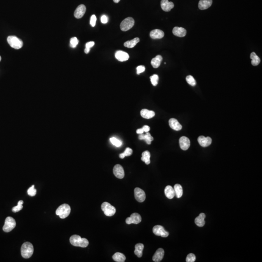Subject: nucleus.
<instances>
[{
	"label": "nucleus",
	"instance_id": "nucleus-1",
	"mask_svg": "<svg viewBox=\"0 0 262 262\" xmlns=\"http://www.w3.org/2000/svg\"><path fill=\"white\" fill-rule=\"evenodd\" d=\"M70 243L74 246L80 247L82 248H86L89 245L88 240L85 238H82L78 235H73L70 239Z\"/></svg>",
	"mask_w": 262,
	"mask_h": 262
},
{
	"label": "nucleus",
	"instance_id": "nucleus-2",
	"mask_svg": "<svg viewBox=\"0 0 262 262\" xmlns=\"http://www.w3.org/2000/svg\"><path fill=\"white\" fill-rule=\"evenodd\" d=\"M34 253V247L30 242L24 243L21 247V254L23 258L28 259L31 257Z\"/></svg>",
	"mask_w": 262,
	"mask_h": 262
},
{
	"label": "nucleus",
	"instance_id": "nucleus-3",
	"mask_svg": "<svg viewBox=\"0 0 262 262\" xmlns=\"http://www.w3.org/2000/svg\"><path fill=\"white\" fill-rule=\"evenodd\" d=\"M71 211V208L69 205L63 204L59 206L56 210V214L61 218L64 219L69 216Z\"/></svg>",
	"mask_w": 262,
	"mask_h": 262
},
{
	"label": "nucleus",
	"instance_id": "nucleus-4",
	"mask_svg": "<svg viewBox=\"0 0 262 262\" xmlns=\"http://www.w3.org/2000/svg\"><path fill=\"white\" fill-rule=\"evenodd\" d=\"M7 42L12 48L15 49H20L23 46V42L16 36H9L7 39Z\"/></svg>",
	"mask_w": 262,
	"mask_h": 262
},
{
	"label": "nucleus",
	"instance_id": "nucleus-5",
	"mask_svg": "<svg viewBox=\"0 0 262 262\" xmlns=\"http://www.w3.org/2000/svg\"><path fill=\"white\" fill-rule=\"evenodd\" d=\"M16 226V221L11 216H8L6 218L4 224L3 226V231L4 232H10L13 230Z\"/></svg>",
	"mask_w": 262,
	"mask_h": 262
},
{
	"label": "nucleus",
	"instance_id": "nucleus-6",
	"mask_svg": "<svg viewBox=\"0 0 262 262\" xmlns=\"http://www.w3.org/2000/svg\"><path fill=\"white\" fill-rule=\"evenodd\" d=\"M101 208L102 210L104 212V213L106 216H113L115 215L116 212V208L107 202H104L103 203Z\"/></svg>",
	"mask_w": 262,
	"mask_h": 262
},
{
	"label": "nucleus",
	"instance_id": "nucleus-7",
	"mask_svg": "<svg viewBox=\"0 0 262 262\" xmlns=\"http://www.w3.org/2000/svg\"><path fill=\"white\" fill-rule=\"evenodd\" d=\"M134 25H135V20L133 18L131 17L127 18L120 23V29L123 31H127L128 30L131 29Z\"/></svg>",
	"mask_w": 262,
	"mask_h": 262
},
{
	"label": "nucleus",
	"instance_id": "nucleus-8",
	"mask_svg": "<svg viewBox=\"0 0 262 262\" xmlns=\"http://www.w3.org/2000/svg\"><path fill=\"white\" fill-rule=\"evenodd\" d=\"M152 231L155 235L157 236H160L163 237H166L169 236V233L165 230L163 227L161 225H156L153 227Z\"/></svg>",
	"mask_w": 262,
	"mask_h": 262
},
{
	"label": "nucleus",
	"instance_id": "nucleus-9",
	"mask_svg": "<svg viewBox=\"0 0 262 262\" xmlns=\"http://www.w3.org/2000/svg\"><path fill=\"white\" fill-rule=\"evenodd\" d=\"M141 216L139 214L134 213L131 215L130 217L126 218V223L127 224L133 223L138 224L141 221Z\"/></svg>",
	"mask_w": 262,
	"mask_h": 262
},
{
	"label": "nucleus",
	"instance_id": "nucleus-10",
	"mask_svg": "<svg viewBox=\"0 0 262 262\" xmlns=\"http://www.w3.org/2000/svg\"><path fill=\"white\" fill-rule=\"evenodd\" d=\"M135 197L136 201L139 202H143L146 199V194L144 191L139 188H136L134 190Z\"/></svg>",
	"mask_w": 262,
	"mask_h": 262
},
{
	"label": "nucleus",
	"instance_id": "nucleus-11",
	"mask_svg": "<svg viewBox=\"0 0 262 262\" xmlns=\"http://www.w3.org/2000/svg\"><path fill=\"white\" fill-rule=\"evenodd\" d=\"M114 174L119 179H122L124 177V171L121 165L117 164L113 168Z\"/></svg>",
	"mask_w": 262,
	"mask_h": 262
},
{
	"label": "nucleus",
	"instance_id": "nucleus-12",
	"mask_svg": "<svg viewBox=\"0 0 262 262\" xmlns=\"http://www.w3.org/2000/svg\"><path fill=\"white\" fill-rule=\"evenodd\" d=\"M179 144L181 149L183 150H186L190 146V141L186 136H182L179 139Z\"/></svg>",
	"mask_w": 262,
	"mask_h": 262
},
{
	"label": "nucleus",
	"instance_id": "nucleus-13",
	"mask_svg": "<svg viewBox=\"0 0 262 262\" xmlns=\"http://www.w3.org/2000/svg\"><path fill=\"white\" fill-rule=\"evenodd\" d=\"M86 11V7L84 4L79 5L75 10L74 16L76 19H81L83 17Z\"/></svg>",
	"mask_w": 262,
	"mask_h": 262
},
{
	"label": "nucleus",
	"instance_id": "nucleus-14",
	"mask_svg": "<svg viewBox=\"0 0 262 262\" xmlns=\"http://www.w3.org/2000/svg\"><path fill=\"white\" fill-rule=\"evenodd\" d=\"M212 139L210 137H205L203 136H199L198 138V141L199 145L203 147H207L212 143Z\"/></svg>",
	"mask_w": 262,
	"mask_h": 262
},
{
	"label": "nucleus",
	"instance_id": "nucleus-15",
	"mask_svg": "<svg viewBox=\"0 0 262 262\" xmlns=\"http://www.w3.org/2000/svg\"><path fill=\"white\" fill-rule=\"evenodd\" d=\"M161 6L164 11L169 12L173 8L174 4L168 0H162L161 1Z\"/></svg>",
	"mask_w": 262,
	"mask_h": 262
},
{
	"label": "nucleus",
	"instance_id": "nucleus-16",
	"mask_svg": "<svg viewBox=\"0 0 262 262\" xmlns=\"http://www.w3.org/2000/svg\"><path fill=\"white\" fill-rule=\"evenodd\" d=\"M115 58L119 61H126L129 58V55L126 52L117 51L115 53Z\"/></svg>",
	"mask_w": 262,
	"mask_h": 262
},
{
	"label": "nucleus",
	"instance_id": "nucleus-17",
	"mask_svg": "<svg viewBox=\"0 0 262 262\" xmlns=\"http://www.w3.org/2000/svg\"><path fill=\"white\" fill-rule=\"evenodd\" d=\"M164 254L165 252L164 249L162 248H159L156 251L152 257L153 261L155 262H160L163 258Z\"/></svg>",
	"mask_w": 262,
	"mask_h": 262
},
{
	"label": "nucleus",
	"instance_id": "nucleus-18",
	"mask_svg": "<svg viewBox=\"0 0 262 262\" xmlns=\"http://www.w3.org/2000/svg\"><path fill=\"white\" fill-rule=\"evenodd\" d=\"M150 37L152 39H161L163 38L164 36V33L162 30L160 29H155L150 32Z\"/></svg>",
	"mask_w": 262,
	"mask_h": 262
},
{
	"label": "nucleus",
	"instance_id": "nucleus-19",
	"mask_svg": "<svg viewBox=\"0 0 262 262\" xmlns=\"http://www.w3.org/2000/svg\"><path fill=\"white\" fill-rule=\"evenodd\" d=\"M169 125L170 127L174 130L180 131L182 129V126L176 119L172 118L169 120Z\"/></svg>",
	"mask_w": 262,
	"mask_h": 262
},
{
	"label": "nucleus",
	"instance_id": "nucleus-20",
	"mask_svg": "<svg viewBox=\"0 0 262 262\" xmlns=\"http://www.w3.org/2000/svg\"><path fill=\"white\" fill-rule=\"evenodd\" d=\"M174 35L178 37H184L186 34V30L183 27H175L172 30Z\"/></svg>",
	"mask_w": 262,
	"mask_h": 262
},
{
	"label": "nucleus",
	"instance_id": "nucleus-21",
	"mask_svg": "<svg viewBox=\"0 0 262 262\" xmlns=\"http://www.w3.org/2000/svg\"><path fill=\"white\" fill-rule=\"evenodd\" d=\"M212 0H200L199 3V8L201 10L207 9L212 6Z\"/></svg>",
	"mask_w": 262,
	"mask_h": 262
},
{
	"label": "nucleus",
	"instance_id": "nucleus-22",
	"mask_svg": "<svg viewBox=\"0 0 262 262\" xmlns=\"http://www.w3.org/2000/svg\"><path fill=\"white\" fill-rule=\"evenodd\" d=\"M140 115L144 119H150L155 117V114L153 111H150L147 109H142L141 111Z\"/></svg>",
	"mask_w": 262,
	"mask_h": 262
},
{
	"label": "nucleus",
	"instance_id": "nucleus-23",
	"mask_svg": "<svg viewBox=\"0 0 262 262\" xmlns=\"http://www.w3.org/2000/svg\"><path fill=\"white\" fill-rule=\"evenodd\" d=\"M165 194L166 196L169 199H172L175 196L174 188L171 185H168L166 187L165 189Z\"/></svg>",
	"mask_w": 262,
	"mask_h": 262
},
{
	"label": "nucleus",
	"instance_id": "nucleus-24",
	"mask_svg": "<svg viewBox=\"0 0 262 262\" xmlns=\"http://www.w3.org/2000/svg\"><path fill=\"white\" fill-rule=\"evenodd\" d=\"M205 215L204 213H201L199 216H197L195 219V222L198 226L202 227L205 225Z\"/></svg>",
	"mask_w": 262,
	"mask_h": 262
},
{
	"label": "nucleus",
	"instance_id": "nucleus-25",
	"mask_svg": "<svg viewBox=\"0 0 262 262\" xmlns=\"http://www.w3.org/2000/svg\"><path fill=\"white\" fill-rule=\"evenodd\" d=\"M163 60V58L160 55H158L155 56V58H153L151 61V64L153 67V68L156 69L159 67L161 63Z\"/></svg>",
	"mask_w": 262,
	"mask_h": 262
},
{
	"label": "nucleus",
	"instance_id": "nucleus-26",
	"mask_svg": "<svg viewBox=\"0 0 262 262\" xmlns=\"http://www.w3.org/2000/svg\"><path fill=\"white\" fill-rule=\"evenodd\" d=\"M143 249L144 245L143 244L138 243L135 245V250L134 253L138 257L140 258L142 257Z\"/></svg>",
	"mask_w": 262,
	"mask_h": 262
},
{
	"label": "nucleus",
	"instance_id": "nucleus-27",
	"mask_svg": "<svg viewBox=\"0 0 262 262\" xmlns=\"http://www.w3.org/2000/svg\"><path fill=\"white\" fill-rule=\"evenodd\" d=\"M139 41L140 39L138 37H136L132 40L125 42L124 43V46L128 48H132L134 47Z\"/></svg>",
	"mask_w": 262,
	"mask_h": 262
},
{
	"label": "nucleus",
	"instance_id": "nucleus-28",
	"mask_svg": "<svg viewBox=\"0 0 262 262\" xmlns=\"http://www.w3.org/2000/svg\"><path fill=\"white\" fill-rule=\"evenodd\" d=\"M113 259L117 262H124L126 260V257L123 254L116 252L112 256Z\"/></svg>",
	"mask_w": 262,
	"mask_h": 262
},
{
	"label": "nucleus",
	"instance_id": "nucleus-29",
	"mask_svg": "<svg viewBox=\"0 0 262 262\" xmlns=\"http://www.w3.org/2000/svg\"><path fill=\"white\" fill-rule=\"evenodd\" d=\"M173 188L175 196L177 197V198H181L183 194V190L181 185L180 184H176L174 186Z\"/></svg>",
	"mask_w": 262,
	"mask_h": 262
},
{
	"label": "nucleus",
	"instance_id": "nucleus-30",
	"mask_svg": "<svg viewBox=\"0 0 262 262\" xmlns=\"http://www.w3.org/2000/svg\"><path fill=\"white\" fill-rule=\"evenodd\" d=\"M250 58L251 59V64L254 66H258L261 62L260 58L254 52H252L251 54Z\"/></svg>",
	"mask_w": 262,
	"mask_h": 262
},
{
	"label": "nucleus",
	"instance_id": "nucleus-31",
	"mask_svg": "<svg viewBox=\"0 0 262 262\" xmlns=\"http://www.w3.org/2000/svg\"><path fill=\"white\" fill-rule=\"evenodd\" d=\"M150 152L148 150H146L142 153L141 160L145 162L146 165H149L150 163Z\"/></svg>",
	"mask_w": 262,
	"mask_h": 262
},
{
	"label": "nucleus",
	"instance_id": "nucleus-32",
	"mask_svg": "<svg viewBox=\"0 0 262 262\" xmlns=\"http://www.w3.org/2000/svg\"><path fill=\"white\" fill-rule=\"evenodd\" d=\"M132 153H133L132 149H131L130 148H127L125 149L124 152L123 153L120 154L119 156L121 159H123V158H124L125 156H130L132 155Z\"/></svg>",
	"mask_w": 262,
	"mask_h": 262
},
{
	"label": "nucleus",
	"instance_id": "nucleus-33",
	"mask_svg": "<svg viewBox=\"0 0 262 262\" xmlns=\"http://www.w3.org/2000/svg\"><path fill=\"white\" fill-rule=\"evenodd\" d=\"M143 140L145 141V142L147 144L150 145L152 141L153 140V138L150 135L149 132H147V133H146L145 135H144Z\"/></svg>",
	"mask_w": 262,
	"mask_h": 262
},
{
	"label": "nucleus",
	"instance_id": "nucleus-34",
	"mask_svg": "<svg viewBox=\"0 0 262 262\" xmlns=\"http://www.w3.org/2000/svg\"><path fill=\"white\" fill-rule=\"evenodd\" d=\"M23 204V201L20 200V201H19L17 205L16 206H15L12 208V211L14 213H17V212H19L23 208V206H22Z\"/></svg>",
	"mask_w": 262,
	"mask_h": 262
},
{
	"label": "nucleus",
	"instance_id": "nucleus-35",
	"mask_svg": "<svg viewBox=\"0 0 262 262\" xmlns=\"http://www.w3.org/2000/svg\"><path fill=\"white\" fill-rule=\"evenodd\" d=\"M186 82H188V83L191 86H194L196 85V82L195 79L191 75H188L186 77Z\"/></svg>",
	"mask_w": 262,
	"mask_h": 262
},
{
	"label": "nucleus",
	"instance_id": "nucleus-36",
	"mask_svg": "<svg viewBox=\"0 0 262 262\" xmlns=\"http://www.w3.org/2000/svg\"><path fill=\"white\" fill-rule=\"evenodd\" d=\"M150 81L153 86H156L157 85L159 80V77L157 74H154L150 77Z\"/></svg>",
	"mask_w": 262,
	"mask_h": 262
},
{
	"label": "nucleus",
	"instance_id": "nucleus-37",
	"mask_svg": "<svg viewBox=\"0 0 262 262\" xmlns=\"http://www.w3.org/2000/svg\"><path fill=\"white\" fill-rule=\"evenodd\" d=\"M110 140L111 142L112 143L113 145L116 146L117 147H119L122 146V141L120 140H119V139H117L116 138H111L110 139Z\"/></svg>",
	"mask_w": 262,
	"mask_h": 262
},
{
	"label": "nucleus",
	"instance_id": "nucleus-38",
	"mask_svg": "<svg viewBox=\"0 0 262 262\" xmlns=\"http://www.w3.org/2000/svg\"><path fill=\"white\" fill-rule=\"evenodd\" d=\"M78 43L79 40L76 37H72L70 39V46L72 48H76Z\"/></svg>",
	"mask_w": 262,
	"mask_h": 262
},
{
	"label": "nucleus",
	"instance_id": "nucleus-39",
	"mask_svg": "<svg viewBox=\"0 0 262 262\" xmlns=\"http://www.w3.org/2000/svg\"><path fill=\"white\" fill-rule=\"evenodd\" d=\"M94 44L95 42L93 41L89 42L86 43V48L85 49V53H86V54L89 53V52H90L91 48L93 47Z\"/></svg>",
	"mask_w": 262,
	"mask_h": 262
},
{
	"label": "nucleus",
	"instance_id": "nucleus-40",
	"mask_svg": "<svg viewBox=\"0 0 262 262\" xmlns=\"http://www.w3.org/2000/svg\"><path fill=\"white\" fill-rule=\"evenodd\" d=\"M27 193L31 197H34L36 195L37 190L34 188V185H33L28 189Z\"/></svg>",
	"mask_w": 262,
	"mask_h": 262
},
{
	"label": "nucleus",
	"instance_id": "nucleus-41",
	"mask_svg": "<svg viewBox=\"0 0 262 262\" xmlns=\"http://www.w3.org/2000/svg\"><path fill=\"white\" fill-rule=\"evenodd\" d=\"M196 260V256L193 254H190L187 256L186 258V262H194Z\"/></svg>",
	"mask_w": 262,
	"mask_h": 262
},
{
	"label": "nucleus",
	"instance_id": "nucleus-42",
	"mask_svg": "<svg viewBox=\"0 0 262 262\" xmlns=\"http://www.w3.org/2000/svg\"><path fill=\"white\" fill-rule=\"evenodd\" d=\"M96 20H97V18H96V16L95 15H93L90 18V23L92 27H94L95 26Z\"/></svg>",
	"mask_w": 262,
	"mask_h": 262
},
{
	"label": "nucleus",
	"instance_id": "nucleus-43",
	"mask_svg": "<svg viewBox=\"0 0 262 262\" xmlns=\"http://www.w3.org/2000/svg\"><path fill=\"white\" fill-rule=\"evenodd\" d=\"M136 70H137V74H140L141 73H142V72H143L145 71V67L144 66H142V65L138 66L137 68H136Z\"/></svg>",
	"mask_w": 262,
	"mask_h": 262
},
{
	"label": "nucleus",
	"instance_id": "nucleus-44",
	"mask_svg": "<svg viewBox=\"0 0 262 262\" xmlns=\"http://www.w3.org/2000/svg\"><path fill=\"white\" fill-rule=\"evenodd\" d=\"M100 20H101L102 23H104V24H105V23H107V17L106 15H103V16L101 17V18H100Z\"/></svg>",
	"mask_w": 262,
	"mask_h": 262
},
{
	"label": "nucleus",
	"instance_id": "nucleus-45",
	"mask_svg": "<svg viewBox=\"0 0 262 262\" xmlns=\"http://www.w3.org/2000/svg\"><path fill=\"white\" fill-rule=\"evenodd\" d=\"M142 128L144 132H145V133L149 132V131L150 130V127L149 126H148V125H144Z\"/></svg>",
	"mask_w": 262,
	"mask_h": 262
},
{
	"label": "nucleus",
	"instance_id": "nucleus-46",
	"mask_svg": "<svg viewBox=\"0 0 262 262\" xmlns=\"http://www.w3.org/2000/svg\"><path fill=\"white\" fill-rule=\"evenodd\" d=\"M144 131L143 130L142 128H140V129H138L136 130V133H138V134H142V133H143Z\"/></svg>",
	"mask_w": 262,
	"mask_h": 262
},
{
	"label": "nucleus",
	"instance_id": "nucleus-47",
	"mask_svg": "<svg viewBox=\"0 0 262 262\" xmlns=\"http://www.w3.org/2000/svg\"><path fill=\"white\" fill-rule=\"evenodd\" d=\"M120 1V0H113L114 2L115 3H118Z\"/></svg>",
	"mask_w": 262,
	"mask_h": 262
},
{
	"label": "nucleus",
	"instance_id": "nucleus-48",
	"mask_svg": "<svg viewBox=\"0 0 262 262\" xmlns=\"http://www.w3.org/2000/svg\"><path fill=\"white\" fill-rule=\"evenodd\" d=\"M1 56H0V61H1Z\"/></svg>",
	"mask_w": 262,
	"mask_h": 262
}]
</instances>
